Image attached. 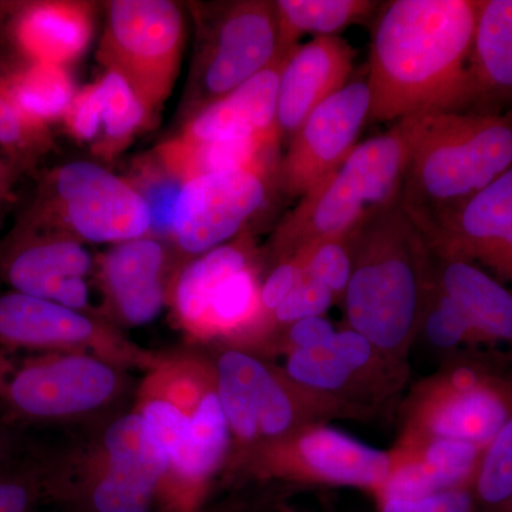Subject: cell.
<instances>
[{
    "mask_svg": "<svg viewBox=\"0 0 512 512\" xmlns=\"http://www.w3.org/2000/svg\"><path fill=\"white\" fill-rule=\"evenodd\" d=\"M302 278V261L298 254L278 262L259 291V320L261 332L271 328L272 318Z\"/></svg>",
    "mask_w": 512,
    "mask_h": 512,
    "instance_id": "obj_39",
    "label": "cell"
},
{
    "mask_svg": "<svg viewBox=\"0 0 512 512\" xmlns=\"http://www.w3.org/2000/svg\"><path fill=\"white\" fill-rule=\"evenodd\" d=\"M266 197L268 168L198 175L183 185L171 237L187 254H207L239 234Z\"/></svg>",
    "mask_w": 512,
    "mask_h": 512,
    "instance_id": "obj_12",
    "label": "cell"
},
{
    "mask_svg": "<svg viewBox=\"0 0 512 512\" xmlns=\"http://www.w3.org/2000/svg\"><path fill=\"white\" fill-rule=\"evenodd\" d=\"M356 52L339 36H316L286 57L278 89L279 133L292 137L323 101L348 84Z\"/></svg>",
    "mask_w": 512,
    "mask_h": 512,
    "instance_id": "obj_17",
    "label": "cell"
},
{
    "mask_svg": "<svg viewBox=\"0 0 512 512\" xmlns=\"http://www.w3.org/2000/svg\"><path fill=\"white\" fill-rule=\"evenodd\" d=\"M3 80L16 109L40 126L62 120L76 96L67 67L56 64L18 62L3 70Z\"/></svg>",
    "mask_w": 512,
    "mask_h": 512,
    "instance_id": "obj_27",
    "label": "cell"
},
{
    "mask_svg": "<svg viewBox=\"0 0 512 512\" xmlns=\"http://www.w3.org/2000/svg\"><path fill=\"white\" fill-rule=\"evenodd\" d=\"M279 137L194 143L183 137L158 147L156 157L178 180L187 183L198 175L268 168Z\"/></svg>",
    "mask_w": 512,
    "mask_h": 512,
    "instance_id": "obj_26",
    "label": "cell"
},
{
    "mask_svg": "<svg viewBox=\"0 0 512 512\" xmlns=\"http://www.w3.org/2000/svg\"><path fill=\"white\" fill-rule=\"evenodd\" d=\"M433 252V276L488 345L512 348V289L480 265Z\"/></svg>",
    "mask_w": 512,
    "mask_h": 512,
    "instance_id": "obj_23",
    "label": "cell"
},
{
    "mask_svg": "<svg viewBox=\"0 0 512 512\" xmlns=\"http://www.w3.org/2000/svg\"><path fill=\"white\" fill-rule=\"evenodd\" d=\"M512 227V167L423 231L437 255L480 264Z\"/></svg>",
    "mask_w": 512,
    "mask_h": 512,
    "instance_id": "obj_21",
    "label": "cell"
},
{
    "mask_svg": "<svg viewBox=\"0 0 512 512\" xmlns=\"http://www.w3.org/2000/svg\"><path fill=\"white\" fill-rule=\"evenodd\" d=\"M379 512H478L473 487L453 488L420 498L376 497Z\"/></svg>",
    "mask_w": 512,
    "mask_h": 512,
    "instance_id": "obj_38",
    "label": "cell"
},
{
    "mask_svg": "<svg viewBox=\"0 0 512 512\" xmlns=\"http://www.w3.org/2000/svg\"><path fill=\"white\" fill-rule=\"evenodd\" d=\"M473 494L478 512H512V417L485 447Z\"/></svg>",
    "mask_w": 512,
    "mask_h": 512,
    "instance_id": "obj_33",
    "label": "cell"
},
{
    "mask_svg": "<svg viewBox=\"0 0 512 512\" xmlns=\"http://www.w3.org/2000/svg\"><path fill=\"white\" fill-rule=\"evenodd\" d=\"M285 330L289 353L316 348V346L328 342L336 333L335 326L325 316H313V318L298 320Z\"/></svg>",
    "mask_w": 512,
    "mask_h": 512,
    "instance_id": "obj_41",
    "label": "cell"
},
{
    "mask_svg": "<svg viewBox=\"0 0 512 512\" xmlns=\"http://www.w3.org/2000/svg\"><path fill=\"white\" fill-rule=\"evenodd\" d=\"M512 417V382L477 360H453L413 387L397 441L454 440L485 448Z\"/></svg>",
    "mask_w": 512,
    "mask_h": 512,
    "instance_id": "obj_5",
    "label": "cell"
},
{
    "mask_svg": "<svg viewBox=\"0 0 512 512\" xmlns=\"http://www.w3.org/2000/svg\"><path fill=\"white\" fill-rule=\"evenodd\" d=\"M512 167V110L420 114L399 201L426 231Z\"/></svg>",
    "mask_w": 512,
    "mask_h": 512,
    "instance_id": "obj_3",
    "label": "cell"
},
{
    "mask_svg": "<svg viewBox=\"0 0 512 512\" xmlns=\"http://www.w3.org/2000/svg\"><path fill=\"white\" fill-rule=\"evenodd\" d=\"M93 35L92 6L67 0L0 2V36L20 63L67 67Z\"/></svg>",
    "mask_w": 512,
    "mask_h": 512,
    "instance_id": "obj_15",
    "label": "cell"
},
{
    "mask_svg": "<svg viewBox=\"0 0 512 512\" xmlns=\"http://www.w3.org/2000/svg\"><path fill=\"white\" fill-rule=\"evenodd\" d=\"M433 275L426 234L399 198L360 221L353 234L345 299L348 328L397 365L409 366Z\"/></svg>",
    "mask_w": 512,
    "mask_h": 512,
    "instance_id": "obj_2",
    "label": "cell"
},
{
    "mask_svg": "<svg viewBox=\"0 0 512 512\" xmlns=\"http://www.w3.org/2000/svg\"><path fill=\"white\" fill-rule=\"evenodd\" d=\"M50 147L47 127L26 119L10 100L0 67V150L22 171L35 167Z\"/></svg>",
    "mask_w": 512,
    "mask_h": 512,
    "instance_id": "obj_35",
    "label": "cell"
},
{
    "mask_svg": "<svg viewBox=\"0 0 512 512\" xmlns=\"http://www.w3.org/2000/svg\"><path fill=\"white\" fill-rule=\"evenodd\" d=\"M202 33L188 83L187 110L200 113L262 72L278 56L275 3H227Z\"/></svg>",
    "mask_w": 512,
    "mask_h": 512,
    "instance_id": "obj_8",
    "label": "cell"
},
{
    "mask_svg": "<svg viewBox=\"0 0 512 512\" xmlns=\"http://www.w3.org/2000/svg\"><path fill=\"white\" fill-rule=\"evenodd\" d=\"M146 200L130 181L100 165L74 161L46 178L19 227L66 225L90 242H127L151 231Z\"/></svg>",
    "mask_w": 512,
    "mask_h": 512,
    "instance_id": "obj_6",
    "label": "cell"
},
{
    "mask_svg": "<svg viewBox=\"0 0 512 512\" xmlns=\"http://www.w3.org/2000/svg\"><path fill=\"white\" fill-rule=\"evenodd\" d=\"M99 101L100 133L94 150L100 156H114L123 150L138 130L147 127L151 114L130 84L117 74L106 70L94 83Z\"/></svg>",
    "mask_w": 512,
    "mask_h": 512,
    "instance_id": "obj_31",
    "label": "cell"
},
{
    "mask_svg": "<svg viewBox=\"0 0 512 512\" xmlns=\"http://www.w3.org/2000/svg\"><path fill=\"white\" fill-rule=\"evenodd\" d=\"M2 214H3V211H0V221H2Z\"/></svg>",
    "mask_w": 512,
    "mask_h": 512,
    "instance_id": "obj_44",
    "label": "cell"
},
{
    "mask_svg": "<svg viewBox=\"0 0 512 512\" xmlns=\"http://www.w3.org/2000/svg\"><path fill=\"white\" fill-rule=\"evenodd\" d=\"M138 168L137 180L130 183L143 195L150 208L151 231L171 235L175 208L184 183L174 177L157 157L150 158Z\"/></svg>",
    "mask_w": 512,
    "mask_h": 512,
    "instance_id": "obj_36",
    "label": "cell"
},
{
    "mask_svg": "<svg viewBox=\"0 0 512 512\" xmlns=\"http://www.w3.org/2000/svg\"><path fill=\"white\" fill-rule=\"evenodd\" d=\"M261 284L247 237L192 261L175 288V308L187 328L204 336L261 333Z\"/></svg>",
    "mask_w": 512,
    "mask_h": 512,
    "instance_id": "obj_9",
    "label": "cell"
},
{
    "mask_svg": "<svg viewBox=\"0 0 512 512\" xmlns=\"http://www.w3.org/2000/svg\"><path fill=\"white\" fill-rule=\"evenodd\" d=\"M376 6L372 0H279L275 2L278 53L291 52L305 33L335 36L370 18Z\"/></svg>",
    "mask_w": 512,
    "mask_h": 512,
    "instance_id": "obj_28",
    "label": "cell"
},
{
    "mask_svg": "<svg viewBox=\"0 0 512 512\" xmlns=\"http://www.w3.org/2000/svg\"><path fill=\"white\" fill-rule=\"evenodd\" d=\"M370 90L367 82L346 84L309 114L291 137L279 165L278 180L285 194L303 197L339 167L369 121Z\"/></svg>",
    "mask_w": 512,
    "mask_h": 512,
    "instance_id": "obj_14",
    "label": "cell"
},
{
    "mask_svg": "<svg viewBox=\"0 0 512 512\" xmlns=\"http://www.w3.org/2000/svg\"><path fill=\"white\" fill-rule=\"evenodd\" d=\"M104 444L109 466L94 490V507L99 512H148L170 460L148 433L141 414L114 421Z\"/></svg>",
    "mask_w": 512,
    "mask_h": 512,
    "instance_id": "obj_16",
    "label": "cell"
},
{
    "mask_svg": "<svg viewBox=\"0 0 512 512\" xmlns=\"http://www.w3.org/2000/svg\"><path fill=\"white\" fill-rule=\"evenodd\" d=\"M163 265L164 249L150 238L121 242L104 259L106 284L121 316L131 325L150 323L163 308Z\"/></svg>",
    "mask_w": 512,
    "mask_h": 512,
    "instance_id": "obj_24",
    "label": "cell"
},
{
    "mask_svg": "<svg viewBox=\"0 0 512 512\" xmlns=\"http://www.w3.org/2000/svg\"><path fill=\"white\" fill-rule=\"evenodd\" d=\"M416 117L357 144L332 174L303 195L276 229L272 242L276 264L320 238L350 231L367 215L399 198Z\"/></svg>",
    "mask_w": 512,
    "mask_h": 512,
    "instance_id": "obj_4",
    "label": "cell"
},
{
    "mask_svg": "<svg viewBox=\"0 0 512 512\" xmlns=\"http://www.w3.org/2000/svg\"><path fill=\"white\" fill-rule=\"evenodd\" d=\"M19 173V168L9 158L0 156V211L13 200V185Z\"/></svg>",
    "mask_w": 512,
    "mask_h": 512,
    "instance_id": "obj_42",
    "label": "cell"
},
{
    "mask_svg": "<svg viewBox=\"0 0 512 512\" xmlns=\"http://www.w3.org/2000/svg\"><path fill=\"white\" fill-rule=\"evenodd\" d=\"M355 228L320 238L296 252L302 261V275L325 285L339 305L345 299L352 275Z\"/></svg>",
    "mask_w": 512,
    "mask_h": 512,
    "instance_id": "obj_34",
    "label": "cell"
},
{
    "mask_svg": "<svg viewBox=\"0 0 512 512\" xmlns=\"http://www.w3.org/2000/svg\"><path fill=\"white\" fill-rule=\"evenodd\" d=\"M291 52L278 53L262 72L195 114L180 137L194 143L281 138L276 120L279 79Z\"/></svg>",
    "mask_w": 512,
    "mask_h": 512,
    "instance_id": "obj_19",
    "label": "cell"
},
{
    "mask_svg": "<svg viewBox=\"0 0 512 512\" xmlns=\"http://www.w3.org/2000/svg\"><path fill=\"white\" fill-rule=\"evenodd\" d=\"M35 485L32 478L5 470L0 464V512H30Z\"/></svg>",
    "mask_w": 512,
    "mask_h": 512,
    "instance_id": "obj_40",
    "label": "cell"
},
{
    "mask_svg": "<svg viewBox=\"0 0 512 512\" xmlns=\"http://www.w3.org/2000/svg\"><path fill=\"white\" fill-rule=\"evenodd\" d=\"M258 447L261 466L269 473L303 484L355 487L376 494L394 467L392 451L367 446L326 423L311 424Z\"/></svg>",
    "mask_w": 512,
    "mask_h": 512,
    "instance_id": "obj_11",
    "label": "cell"
},
{
    "mask_svg": "<svg viewBox=\"0 0 512 512\" xmlns=\"http://www.w3.org/2000/svg\"><path fill=\"white\" fill-rule=\"evenodd\" d=\"M185 25L170 0H114L99 49L106 70L123 77L153 116L180 73Z\"/></svg>",
    "mask_w": 512,
    "mask_h": 512,
    "instance_id": "obj_7",
    "label": "cell"
},
{
    "mask_svg": "<svg viewBox=\"0 0 512 512\" xmlns=\"http://www.w3.org/2000/svg\"><path fill=\"white\" fill-rule=\"evenodd\" d=\"M335 303V296L325 285L302 275L296 288L276 309L274 318H272V326L281 325L288 328L298 320L323 316Z\"/></svg>",
    "mask_w": 512,
    "mask_h": 512,
    "instance_id": "obj_37",
    "label": "cell"
},
{
    "mask_svg": "<svg viewBox=\"0 0 512 512\" xmlns=\"http://www.w3.org/2000/svg\"><path fill=\"white\" fill-rule=\"evenodd\" d=\"M485 448L454 440L397 441L394 467L375 497L420 498L473 487Z\"/></svg>",
    "mask_w": 512,
    "mask_h": 512,
    "instance_id": "obj_20",
    "label": "cell"
},
{
    "mask_svg": "<svg viewBox=\"0 0 512 512\" xmlns=\"http://www.w3.org/2000/svg\"><path fill=\"white\" fill-rule=\"evenodd\" d=\"M261 360L242 350H227L218 359L217 394L232 436L244 446H259L258 376Z\"/></svg>",
    "mask_w": 512,
    "mask_h": 512,
    "instance_id": "obj_29",
    "label": "cell"
},
{
    "mask_svg": "<svg viewBox=\"0 0 512 512\" xmlns=\"http://www.w3.org/2000/svg\"><path fill=\"white\" fill-rule=\"evenodd\" d=\"M229 440L231 430L220 397L217 390H208L194 404L187 443L171 467L187 480H205L227 456Z\"/></svg>",
    "mask_w": 512,
    "mask_h": 512,
    "instance_id": "obj_30",
    "label": "cell"
},
{
    "mask_svg": "<svg viewBox=\"0 0 512 512\" xmlns=\"http://www.w3.org/2000/svg\"><path fill=\"white\" fill-rule=\"evenodd\" d=\"M285 373L299 386L342 404L356 420H366L402 392L409 366L392 362L365 336L346 328L323 345L289 353Z\"/></svg>",
    "mask_w": 512,
    "mask_h": 512,
    "instance_id": "obj_10",
    "label": "cell"
},
{
    "mask_svg": "<svg viewBox=\"0 0 512 512\" xmlns=\"http://www.w3.org/2000/svg\"><path fill=\"white\" fill-rule=\"evenodd\" d=\"M92 258L72 238L19 227L0 244V275L12 291L56 302L67 282L89 274Z\"/></svg>",
    "mask_w": 512,
    "mask_h": 512,
    "instance_id": "obj_18",
    "label": "cell"
},
{
    "mask_svg": "<svg viewBox=\"0 0 512 512\" xmlns=\"http://www.w3.org/2000/svg\"><path fill=\"white\" fill-rule=\"evenodd\" d=\"M5 448H3V441L0 440V464L5 463Z\"/></svg>",
    "mask_w": 512,
    "mask_h": 512,
    "instance_id": "obj_43",
    "label": "cell"
},
{
    "mask_svg": "<svg viewBox=\"0 0 512 512\" xmlns=\"http://www.w3.org/2000/svg\"><path fill=\"white\" fill-rule=\"evenodd\" d=\"M466 111L512 104V0H478Z\"/></svg>",
    "mask_w": 512,
    "mask_h": 512,
    "instance_id": "obj_22",
    "label": "cell"
},
{
    "mask_svg": "<svg viewBox=\"0 0 512 512\" xmlns=\"http://www.w3.org/2000/svg\"><path fill=\"white\" fill-rule=\"evenodd\" d=\"M478 0H393L377 13L367 86L369 121L466 111Z\"/></svg>",
    "mask_w": 512,
    "mask_h": 512,
    "instance_id": "obj_1",
    "label": "cell"
},
{
    "mask_svg": "<svg viewBox=\"0 0 512 512\" xmlns=\"http://www.w3.org/2000/svg\"><path fill=\"white\" fill-rule=\"evenodd\" d=\"M94 323L59 303L16 291L0 295V345L47 349L77 345L93 338Z\"/></svg>",
    "mask_w": 512,
    "mask_h": 512,
    "instance_id": "obj_25",
    "label": "cell"
},
{
    "mask_svg": "<svg viewBox=\"0 0 512 512\" xmlns=\"http://www.w3.org/2000/svg\"><path fill=\"white\" fill-rule=\"evenodd\" d=\"M426 339L431 348L451 352L464 346L488 345L487 340L458 308L453 299L448 298L431 275L429 292L424 303L419 338ZM490 346V345H488Z\"/></svg>",
    "mask_w": 512,
    "mask_h": 512,
    "instance_id": "obj_32",
    "label": "cell"
},
{
    "mask_svg": "<svg viewBox=\"0 0 512 512\" xmlns=\"http://www.w3.org/2000/svg\"><path fill=\"white\" fill-rule=\"evenodd\" d=\"M117 387L114 370L93 357L69 355L32 360L0 373V396L19 416L60 419L97 409Z\"/></svg>",
    "mask_w": 512,
    "mask_h": 512,
    "instance_id": "obj_13",
    "label": "cell"
}]
</instances>
